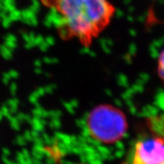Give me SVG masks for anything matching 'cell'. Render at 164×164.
Here are the masks:
<instances>
[{
  "label": "cell",
  "mask_w": 164,
  "mask_h": 164,
  "mask_svg": "<svg viewBox=\"0 0 164 164\" xmlns=\"http://www.w3.org/2000/svg\"><path fill=\"white\" fill-rule=\"evenodd\" d=\"M42 2L44 5H49V0H42Z\"/></svg>",
  "instance_id": "5bb4252c"
},
{
  "label": "cell",
  "mask_w": 164,
  "mask_h": 164,
  "mask_svg": "<svg viewBox=\"0 0 164 164\" xmlns=\"http://www.w3.org/2000/svg\"><path fill=\"white\" fill-rule=\"evenodd\" d=\"M44 39H45V37H43L42 35H40V34L36 35V37H35V39H34L35 46H39L40 45V44L42 43L43 42Z\"/></svg>",
  "instance_id": "8fae6325"
},
{
  "label": "cell",
  "mask_w": 164,
  "mask_h": 164,
  "mask_svg": "<svg viewBox=\"0 0 164 164\" xmlns=\"http://www.w3.org/2000/svg\"><path fill=\"white\" fill-rule=\"evenodd\" d=\"M38 47H39V50H40L41 51H43V52H46V50L49 49V47H50V46H49L48 44H47L46 43L45 39H44L43 42L42 43H41L40 45H39Z\"/></svg>",
  "instance_id": "4fadbf2b"
},
{
  "label": "cell",
  "mask_w": 164,
  "mask_h": 164,
  "mask_svg": "<svg viewBox=\"0 0 164 164\" xmlns=\"http://www.w3.org/2000/svg\"><path fill=\"white\" fill-rule=\"evenodd\" d=\"M132 164H164V138L141 140L135 144Z\"/></svg>",
  "instance_id": "3957f363"
},
{
  "label": "cell",
  "mask_w": 164,
  "mask_h": 164,
  "mask_svg": "<svg viewBox=\"0 0 164 164\" xmlns=\"http://www.w3.org/2000/svg\"><path fill=\"white\" fill-rule=\"evenodd\" d=\"M45 41H46V43L50 46L54 45L55 42H56V39H55V38L53 37V36H47L45 37Z\"/></svg>",
  "instance_id": "7c38bea8"
},
{
  "label": "cell",
  "mask_w": 164,
  "mask_h": 164,
  "mask_svg": "<svg viewBox=\"0 0 164 164\" xmlns=\"http://www.w3.org/2000/svg\"><path fill=\"white\" fill-rule=\"evenodd\" d=\"M87 128L93 139L103 144H114L125 135L127 119L118 108L111 105H100L88 114Z\"/></svg>",
  "instance_id": "7a4b0ae2"
},
{
  "label": "cell",
  "mask_w": 164,
  "mask_h": 164,
  "mask_svg": "<svg viewBox=\"0 0 164 164\" xmlns=\"http://www.w3.org/2000/svg\"><path fill=\"white\" fill-rule=\"evenodd\" d=\"M29 9L33 11L35 14L37 13L40 9V2L39 0H31V3H30Z\"/></svg>",
  "instance_id": "ba28073f"
},
{
  "label": "cell",
  "mask_w": 164,
  "mask_h": 164,
  "mask_svg": "<svg viewBox=\"0 0 164 164\" xmlns=\"http://www.w3.org/2000/svg\"><path fill=\"white\" fill-rule=\"evenodd\" d=\"M56 7L65 20L70 36L77 38L87 49L106 30L115 9L109 0H56Z\"/></svg>",
  "instance_id": "6da1fadb"
},
{
  "label": "cell",
  "mask_w": 164,
  "mask_h": 164,
  "mask_svg": "<svg viewBox=\"0 0 164 164\" xmlns=\"http://www.w3.org/2000/svg\"><path fill=\"white\" fill-rule=\"evenodd\" d=\"M0 21H1V17H0Z\"/></svg>",
  "instance_id": "9a60e30c"
},
{
  "label": "cell",
  "mask_w": 164,
  "mask_h": 164,
  "mask_svg": "<svg viewBox=\"0 0 164 164\" xmlns=\"http://www.w3.org/2000/svg\"><path fill=\"white\" fill-rule=\"evenodd\" d=\"M0 53H1L2 56L4 58H5V59H10L12 57V50L8 48L4 44L0 46Z\"/></svg>",
  "instance_id": "8992f818"
},
{
  "label": "cell",
  "mask_w": 164,
  "mask_h": 164,
  "mask_svg": "<svg viewBox=\"0 0 164 164\" xmlns=\"http://www.w3.org/2000/svg\"><path fill=\"white\" fill-rule=\"evenodd\" d=\"M1 22H2V24L3 27H5V28H9V27L11 26V24H12V21L11 20V18H9V15H8L7 16L2 18Z\"/></svg>",
  "instance_id": "9c48e42d"
},
{
  "label": "cell",
  "mask_w": 164,
  "mask_h": 164,
  "mask_svg": "<svg viewBox=\"0 0 164 164\" xmlns=\"http://www.w3.org/2000/svg\"><path fill=\"white\" fill-rule=\"evenodd\" d=\"M157 68L159 77L164 83V50L161 52L158 58Z\"/></svg>",
  "instance_id": "5b68a950"
},
{
  "label": "cell",
  "mask_w": 164,
  "mask_h": 164,
  "mask_svg": "<svg viewBox=\"0 0 164 164\" xmlns=\"http://www.w3.org/2000/svg\"><path fill=\"white\" fill-rule=\"evenodd\" d=\"M21 21L26 24L27 25L36 27L38 24V20L36 18V14L30 9H26L21 11Z\"/></svg>",
  "instance_id": "277c9868"
},
{
  "label": "cell",
  "mask_w": 164,
  "mask_h": 164,
  "mask_svg": "<svg viewBox=\"0 0 164 164\" xmlns=\"http://www.w3.org/2000/svg\"><path fill=\"white\" fill-rule=\"evenodd\" d=\"M4 42H16L18 43V39H17L16 36L12 33H9L5 36V41Z\"/></svg>",
  "instance_id": "30bf717a"
},
{
  "label": "cell",
  "mask_w": 164,
  "mask_h": 164,
  "mask_svg": "<svg viewBox=\"0 0 164 164\" xmlns=\"http://www.w3.org/2000/svg\"><path fill=\"white\" fill-rule=\"evenodd\" d=\"M9 18H11V20L12 21V22H13V21H18V20H20V21H21V11L18 10L17 9H15L14 11L9 12Z\"/></svg>",
  "instance_id": "52a82bcc"
}]
</instances>
